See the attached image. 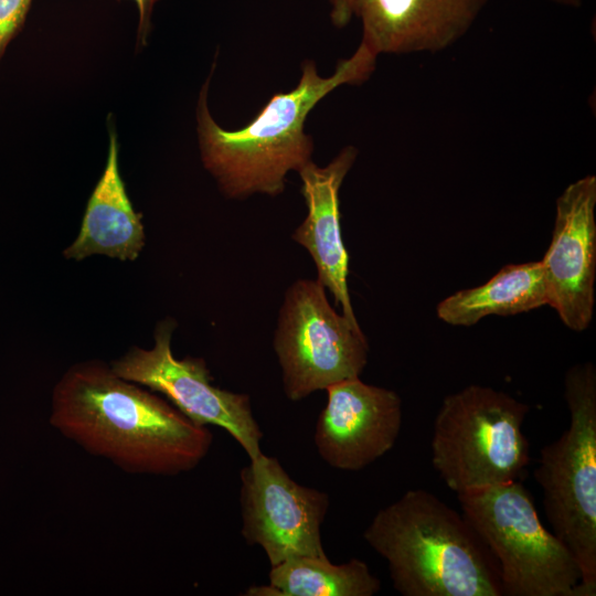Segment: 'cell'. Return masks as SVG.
<instances>
[{"label": "cell", "instance_id": "cell-1", "mask_svg": "<svg viewBox=\"0 0 596 596\" xmlns=\"http://www.w3.org/2000/svg\"><path fill=\"white\" fill-rule=\"evenodd\" d=\"M49 422L87 453L129 473L190 471L213 441L206 426L99 360L78 362L61 376L53 389Z\"/></svg>", "mask_w": 596, "mask_h": 596}, {"label": "cell", "instance_id": "cell-2", "mask_svg": "<svg viewBox=\"0 0 596 596\" xmlns=\"http://www.w3.org/2000/svg\"><path fill=\"white\" fill-rule=\"evenodd\" d=\"M377 54L360 41L353 54L340 60L323 77L312 60L301 64L297 85L275 93L244 127L228 130L212 117L207 96L215 68L204 82L196 104V131L202 163L230 199L260 193L275 196L286 175L312 161L313 141L305 131L308 115L321 99L342 85H360L375 70Z\"/></svg>", "mask_w": 596, "mask_h": 596}, {"label": "cell", "instance_id": "cell-3", "mask_svg": "<svg viewBox=\"0 0 596 596\" xmlns=\"http://www.w3.org/2000/svg\"><path fill=\"white\" fill-rule=\"evenodd\" d=\"M404 596H501L498 563L465 517L434 493L406 491L363 533Z\"/></svg>", "mask_w": 596, "mask_h": 596}, {"label": "cell", "instance_id": "cell-4", "mask_svg": "<svg viewBox=\"0 0 596 596\" xmlns=\"http://www.w3.org/2000/svg\"><path fill=\"white\" fill-rule=\"evenodd\" d=\"M568 428L540 451L534 479L552 532L581 570L576 596L596 595V369L571 366L564 377Z\"/></svg>", "mask_w": 596, "mask_h": 596}, {"label": "cell", "instance_id": "cell-5", "mask_svg": "<svg viewBox=\"0 0 596 596\" xmlns=\"http://www.w3.org/2000/svg\"><path fill=\"white\" fill-rule=\"evenodd\" d=\"M530 406L490 386L447 395L436 414L432 464L457 494L519 480L530 462L522 426Z\"/></svg>", "mask_w": 596, "mask_h": 596}, {"label": "cell", "instance_id": "cell-6", "mask_svg": "<svg viewBox=\"0 0 596 596\" xmlns=\"http://www.w3.org/2000/svg\"><path fill=\"white\" fill-rule=\"evenodd\" d=\"M462 515L494 556L502 594L576 596L581 570L570 549L542 524L520 480L457 494Z\"/></svg>", "mask_w": 596, "mask_h": 596}, {"label": "cell", "instance_id": "cell-7", "mask_svg": "<svg viewBox=\"0 0 596 596\" xmlns=\"http://www.w3.org/2000/svg\"><path fill=\"white\" fill-rule=\"evenodd\" d=\"M273 345L290 401L360 377L369 356L359 322L336 311L317 279L287 289Z\"/></svg>", "mask_w": 596, "mask_h": 596}, {"label": "cell", "instance_id": "cell-8", "mask_svg": "<svg viewBox=\"0 0 596 596\" xmlns=\"http://www.w3.org/2000/svg\"><path fill=\"white\" fill-rule=\"evenodd\" d=\"M174 328L171 319L161 321L156 327L151 349L132 347L109 364L111 370L127 381L163 395L195 424L225 429L249 459L258 457L263 433L249 396L213 385L203 359H177L171 350Z\"/></svg>", "mask_w": 596, "mask_h": 596}, {"label": "cell", "instance_id": "cell-9", "mask_svg": "<svg viewBox=\"0 0 596 596\" xmlns=\"http://www.w3.org/2000/svg\"><path fill=\"white\" fill-rule=\"evenodd\" d=\"M244 540L265 552L270 566L297 556L327 555L321 541L329 496L296 482L275 457L260 454L242 468Z\"/></svg>", "mask_w": 596, "mask_h": 596}, {"label": "cell", "instance_id": "cell-10", "mask_svg": "<svg viewBox=\"0 0 596 596\" xmlns=\"http://www.w3.org/2000/svg\"><path fill=\"white\" fill-rule=\"evenodd\" d=\"M596 177L568 184L556 199L550 246L541 260L547 305L573 331L592 322L596 278Z\"/></svg>", "mask_w": 596, "mask_h": 596}, {"label": "cell", "instance_id": "cell-11", "mask_svg": "<svg viewBox=\"0 0 596 596\" xmlns=\"http://www.w3.org/2000/svg\"><path fill=\"white\" fill-rule=\"evenodd\" d=\"M488 0H327L339 29L361 23V41L379 54L435 53L460 40Z\"/></svg>", "mask_w": 596, "mask_h": 596}, {"label": "cell", "instance_id": "cell-12", "mask_svg": "<svg viewBox=\"0 0 596 596\" xmlns=\"http://www.w3.org/2000/svg\"><path fill=\"white\" fill-rule=\"evenodd\" d=\"M313 443L321 459L339 470L356 471L390 451L402 426V401L390 389L360 377L327 390Z\"/></svg>", "mask_w": 596, "mask_h": 596}, {"label": "cell", "instance_id": "cell-13", "mask_svg": "<svg viewBox=\"0 0 596 596\" xmlns=\"http://www.w3.org/2000/svg\"><path fill=\"white\" fill-rule=\"evenodd\" d=\"M356 156V148L347 146L327 166L310 161L298 171L307 215L291 235L312 257L317 280L352 321L358 320L348 287L349 255L341 233L339 194Z\"/></svg>", "mask_w": 596, "mask_h": 596}, {"label": "cell", "instance_id": "cell-14", "mask_svg": "<svg viewBox=\"0 0 596 596\" xmlns=\"http://www.w3.org/2000/svg\"><path fill=\"white\" fill-rule=\"evenodd\" d=\"M143 245L141 216L126 192L119 170L118 140L111 130L105 169L88 199L79 233L63 254L75 260L96 254L135 260Z\"/></svg>", "mask_w": 596, "mask_h": 596}, {"label": "cell", "instance_id": "cell-15", "mask_svg": "<svg viewBox=\"0 0 596 596\" xmlns=\"http://www.w3.org/2000/svg\"><path fill=\"white\" fill-rule=\"evenodd\" d=\"M547 305L540 262L509 264L485 284L458 290L436 307L439 320L470 327L489 316H513Z\"/></svg>", "mask_w": 596, "mask_h": 596}, {"label": "cell", "instance_id": "cell-16", "mask_svg": "<svg viewBox=\"0 0 596 596\" xmlns=\"http://www.w3.org/2000/svg\"><path fill=\"white\" fill-rule=\"evenodd\" d=\"M268 585L251 586L246 596H373L381 581L359 558L333 564L328 556H297L272 566Z\"/></svg>", "mask_w": 596, "mask_h": 596}, {"label": "cell", "instance_id": "cell-17", "mask_svg": "<svg viewBox=\"0 0 596 596\" xmlns=\"http://www.w3.org/2000/svg\"><path fill=\"white\" fill-rule=\"evenodd\" d=\"M33 0H0V61L22 29Z\"/></svg>", "mask_w": 596, "mask_h": 596}, {"label": "cell", "instance_id": "cell-18", "mask_svg": "<svg viewBox=\"0 0 596 596\" xmlns=\"http://www.w3.org/2000/svg\"><path fill=\"white\" fill-rule=\"evenodd\" d=\"M138 10L137 43L145 45L151 30V17L156 4L160 0H130Z\"/></svg>", "mask_w": 596, "mask_h": 596}, {"label": "cell", "instance_id": "cell-19", "mask_svg": "<svg viewBox=\"0 0 596 596\" xmlns=\"http://www.w3.org/2000/svg\"><path fill=\"white\" fill-rule=\"evenodd\" d=\"M555 3L568 6V7H579L582 4V0H551Z\"/></svg>", "mask_w": 596, "mask_h": 596}]
</instances>
